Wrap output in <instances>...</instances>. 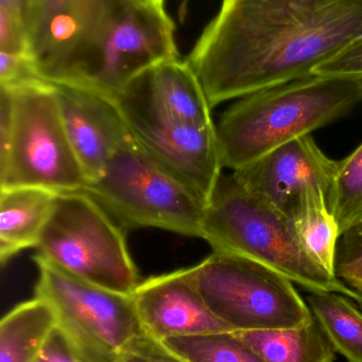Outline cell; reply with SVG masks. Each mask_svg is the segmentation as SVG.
Returning a JSON list of instances; mask_svg holds the SVG:
<instances>
[{"mask_svg": "<svg viewBox=\"0 0 362 362\" xmlns=\"http://www.w3.org/2000/svg\"><path fill=\"white\" fill-rule=\"evenodd\" d=\"M55 86L72 150L89 182L95 180L133 136L115 100L72 85Z\"/></svg>", "mask_w": 362, "mask_h": 362, "instance_id": "12", "label": "cell"}, {"mask_svg": "<svg viewBox=\"0 0 362 362\" xmlns=\"http://www.w3.org/2000/svg\"><path fill=\"white\" fill-rule=\"evenodd\" d=\"M83 193L123 230L155 228L203 236L205 204L152 160L133 139L121 146Z\"/></svg>", "mask_w": 362, "mask_h": 362, "instance_id": "6", "label": "cell"}, {"mask_svg": "<svg viewBox=\"0 0 362 362\" xmlns=\"http://www.w3.org/2000/svg\"><path fill=\"white\" fill-rule=\"evenodd\" d=\"M0 259L38 248L60 193L43 187L0 189Z\"/></svg>", "mask_w": 362, "mask_h": 362, "instance_id": "14", "label": "cell"}, {"mask_svg": "<svg viewBox=\"0 0 362 362\" xmlns=\"http://www.w3.org/2000/svg\"><path fill=\"white\" fill-rule=\"evenodd\" d=\"M357 81H358L359 90H361V98H362V78H361V80H357Z\"/></svg>", "mask_w": 362, "mask_h": 362, "instance_id": "32", "label": "cell"}, {"mask_svg": "<svg viewBox=\"0 0 362 362\" xmlns=\"http://www.w3.org/2000/svg\"><path fill=\"white\" fill-rule=\"evenodd\" d=\"M84 171L68 139L55 84L0 85V189L80 192Z\"/></svg>", "mask_w": 362, "mask_h": 362, "instance_id": "5", "label": "cell"}, {"mask_svg": "<svg viewBox=\"0 0 362 362\" xmlns=\"http://www.w3.org/2000/svg\"><path fill=\"white\" fill-rule=\"evenodd\" d=\"M144 1L149 2V4H163L164 0H144Z\"/></svg>", "mask_w": 362, "mask_h": 362, "instance_id": "31", "label": "cell"}, {"mask_svg": "<svg viewBox=\"0 0 362 362\" xmlns=\"http://www.w3.org/2000/svg\"><path fill=\"white\" fill-rule=\"evenodd\" d=\"M125 234L86 194L60 193L36 257L96 286L133 295L140 276Z\"/></svg>", "mask_w": 362, "mask_h": 362, "instance_id": "8", "label": "cell"}, {"mask_svg": "<svg viewBox=\"0 0 362 362\" xmlns=\"http://www.w3.org/2000/svg\"><path fill=\"white\" fill-rule=\"evenodd\" d=\"M36 72L115 100L153 66L179 57L163 4L144 0H76L30 47Z\"/></svg>", "mask_w": 362, "mask_h": 362, "instance_id": "2", "label": "cell"}, {"mask_svg": "<svg viewBox=\"0 0 362 362\" xmlns=\"http://www.w3.org/2000/svg\"><path fill=\"white\" fill-rule=\"evenodd\" d=\"M362 35V0H222L189 54L210 107L314 76Z\"/></svg>", "mask_w": 362, "mask_h": 362, "instance_id": "1", "label": "cell"}, {"mask_svg": "<svg viewBox=\"0 0 362 362\" xmlns=\"http://www.w3.org/2000/svg\"><path fill=\"white\" fill-rule=\"evenodd\" d=\"M307 302L336 352L348 362H362V310L358 305L336 293H310Z\"/></svg>", "mask_w": 362, "mask_h": 362, "instance_id": "19", "label": "cell"}, {"mask_svg": "<svg viewBox=\"0 0 362 362\" xmlns=\"http://www.w3.org/2000/svg\"><path fill=\"white\" fill-rule=\"evenodd\" d=\"M315 76L331 78H362V35L351 42L341 52L319 66Z\"/></svg>", "mask_w": 362, "mask_h": 362, "instance_id": "23", "label": "cell"}, {"mask_svg": "<svg viewBox=\"0 0 362 362\" xmlns=\"http://www.w3.org/2000/svg\"><path fill=\"white\" fill-rule=\"evenodd\" d=\"M185 270L210 312L234 332L295 329L315 320L295 283L254 259L213 251Z\"/></svg>", "mask_w": 362, "mask_h": 362, "instance_id": "7", "label": "cell"}, {"mask_svg": "<svg viewBox=\"0 0 362 362\" xmlns=\"http://www.w3.org/2000/svg\"><path fill=\"white\" fill-rule=\"evenodd\" d=\"M40 78L31 57L0 52V85H14Z\"/></svg>", "mask_w": 362, "mask_h": 362, "instance_id": "25", "label": "cell"}, {"mask_svg": "<svg viewBox=\"0 0 362 362\" xmlns=\"http://www.w3.org/2000/svg\"><path fill=\"white\" fill-rule=\"evenodd\" d=\"M329 206L341 236L362 223V144L339 161Z\"/></svg>", "mask_w": 362, "mask_h": 362, "instance_id": "21", "label": "cell"}, {"mask_svg": "<svg viewBox=\"0 0 362 362\" xmlns=\"http://www.w3.org/2000/svg\"><path fill=\"white\" fill-rule=\"evenodd\" d=\"M55 327V310L45 300L15 306L0 322V362H34Z\"/></svg>", "mask_w": 362, "mask_h": 362, "instance_id": "17", "label": "cell"}, {"mask_svg": "<svg viewBox=\"0 0 362 362\" xmlns=\"http://www.w3.org/2000/svg\"><path fill=\"white\" fill-rule=\"evenodd\" d=\"M338 165L339 161L329 158L307 135L232 174L249 192L290 217L298 197L306 187L324 189L329 202Z\"/></svg>", "mask_w": 362, "mask_h": 362, "instance_id": "11", "label": "cell"}, {"mask_svg": "<svg viewBox=\"0 0 362 362\" xmlns=\"http://www.w3.org/2000/svg\"><path fill=\"white\" fill-rule=\"evenodd\" d=\"M115 102L140 148L206 206L222 176L216 124L193 127L168 114L151 95L144 72Z\"/></svg>", "mask_w": 362, "mask_h": 362, "instance_id": "10", "label": "cell"}, {"mask_svg": "<svg viewBox=\"0 0 362 362\" xmlns=\"http://www.w3.org/2000/svg\"><path fill=\"white\" fill-rule=\"evenodd\" d=\"M359 255H362V223L340 238L337 261Z\"/></svg>", "mask_w": 362, "mask_h": 362, "instance_id": "28", "label": "cell"}, {"mask_svg": "<svg viewBox=\"0 0 362 362\" xmlns=\"http://www.w3.org/2000/svg\"><path fill=\"white\" fill-rule=\"evenodd\" d=\"M118 362H189L168 350L162 342L142 334L121 352Z\"/></svg>", "mask_w": 362, "mask_h": 362, "instance_id": "24", "label": "cell"}, {"mask_svg": "<svg viewBox=\"0 0 362 362\" xmlns=\"http://www.w3.org/2000/svg\"><path fill=\"white\" fill-rule=\"evenodd\" d=\"M76 0H27L26 25L29 49L46 31L53 19L67 10Z\"/></svg>", "mask_w": 362, "mask_h": 362, "instance_id": "22", "label": "cell"}, {"mask_svg": "<svg viewBox=\"0 0 362 362\" xmlns=\"http://www.w3.org/2000/svg\"><path fill=\"white\" fill-rule=\"evenodd\" d=\"M162 344L189 362H267L234 332L168 338Z\"/></svg>", "mask_w": 362, "mask_h": 362, "instance_id": "20", "label": "cell"}, {"mask_svg": "<svg viewBox=\"0 0 362 362\" xmlns=\"http://www.w3.org/2000/svg\"><path fill=\"white\" fill-rule=\"evenodd\" d=\"M290 217L306 252L336 276L341 234L327 192L319 187H306L298 197Z\"/></svg>", "mask_w": 362, "mask_h": 362, "instance_id": "16", "label": "cell"}, {"mask_svg": "<svg viewBox=\"0 0 362 362\" xmlns=\"http://www.w3.org/2000/svg\"><path fill=\"white\" fill-rule=\"evenodd\" d=\"M350 299H352L362 310V293H359V291H356L353 289L352 293H351L350 296Z\"/></svg>", "mask_w": 362, "mask_h": 362, "instance_id": "30", "label": "cell"}, {"mask_svg": "<svg viewBox=\"0 0 362 362\" xmlns=\"http://www.w3.org/2000/svg\"><path fill=\"white\" fill-rule=\"evenodd\" d=\"M26 8H27V0H0V10L10 13L12 16L25 21V23Z\"/></svg>", "mask_w": 362, "mask_h": 362, "instance_id": "29", "label": "cell"}, {"mask_svg": "<svg viewBox=\"0 0 362 362\" xmlns=\"http://www.w3.org/2000/svg\"><path fill=\"white\" fill-rule=\"evenodd\" d=\"M133 299L142 333L157 341L234 332L210 312L185 269L140 282Z\"/></svg>", "mask_w": 362, "mask_h": 362, "instance_id": "13", "label": "cell"}, {"mask_svg": "<svg viewBox=\"0 0 362 362\" xmlns=\"http://www.w3.org/2000/svg\"><path fill=\"white\" fill-rule=\"evenodd\" d=\"M336 276L354 291L362 293V255L338 259Z\"/></svg>", "mask_w": 362, "mask_h": 362, "instance_id": "27", "label": "cell"}, {"mask_svg": "<svg viewBox=\"0 0 362 362\" xmlns=\"http://www.w3.org/2000/svg\"><path fill=\"white\" fill-rule=\"evenodd\" d=\"M34 362H82L63 332L55 327Z\"/></svg>", "mask_w": 362, "mask_h": 362, "instance_id": "26", "label": "cell"}, {"mask_svg": "<svg viewBox=\"0 0 362 362\" xmlns=\"http://www.w3.org/2000/svg\"><path fill=\"white\" fill-rule=\"evenodd\" d=\"M361 101L358 81L315 74L242 98L216 125L223 169L247 167L341 118Z\"/></svg>", "mask_w": 362, "mask_h": 362, "instance_id": "3", "label": "cell"}, {"mask_svg": "<svg viewBox=\"0 0 362 362\" xmlns=\"http://www.w3.org/2000/svg\"><path fill=\"white\" fill-rule=\"evenodd\" d=\"M202 240L214 251L259 262L310 293H352L306 252L291 217L249 192L233 174H222L206 204Z\"/></svg>", "mask_w": 362, "mask_h": 362, "instance_id": "4", "label": "cell"}, {"mask_svg": "<svg viewBox=\"0 0 362 362\" xmlns=\"http://www.w3.org/2000/svg\"><path fill=\"white\" fill-rule=\"evenodd\" d=\"M151 95L164 110L187 124L215 125L201 82L188 62L176 57L144 72Z\"/></svg>", "mask_w": 362, "mask_h": 362, "instance_id": "15", "label": "cell"}, {"mask_svg": "<svg viewBox=\"0 0 362 362\" xmlns=\"http://www.w3.org/2000/svg\"><path fill=\"white\" fill-rule=\"evenodd\" d=\"M38 268L35 297L50 304L57 327L82 362H118L125 346L142 335L133 295L85 282L34 257Z\"/></svg>", "mask_w": 362, "mask_h": 362, "instance_id": "9", "label": "cell"}, {"mask_svg": "<svg viewBox=\"0 0 362 362\" xmlns=\"http://www.w3.org/2000/svg\"><path fill=\"white\" fill-rule=\"evenodd\" d=\"M234 333L267 362L335 361V349L316 319L295 329Z\"/></svg>", "mask_w": 362, "mask_h": 362, "instance_id": "18", "label": "cell"}]
</instances>
